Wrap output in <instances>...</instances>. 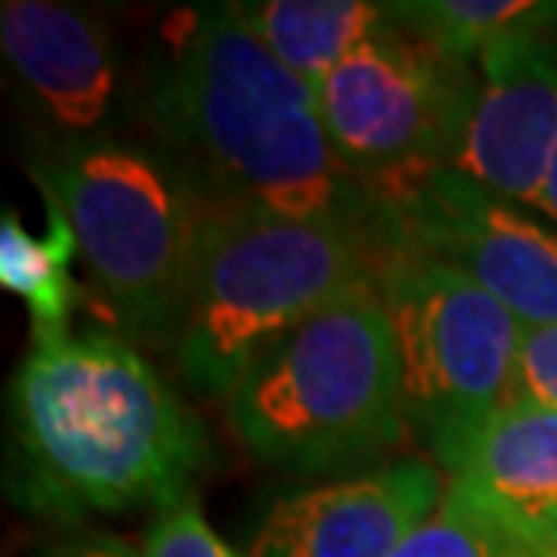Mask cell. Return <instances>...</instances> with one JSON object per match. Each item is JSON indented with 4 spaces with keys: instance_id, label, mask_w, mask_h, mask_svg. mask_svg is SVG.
Masks as SVG:
<instances>
[{
    "instance_id": "ac0fdd59",
    "label": "cell",
    "mask_w": 557,
    "mask_h": 557,
    "mask_svg": "<svg viewBox=\"0 0 557 557\" xmlns=\"http://www.w3.org/2000/svg\"><path fill=\"white\" fill-rule=\"evenodd\" d=\"M510 398H525V403L557 409V322L554 326L525 330Z\"/></svg>"
},
{
    "instance_id": "d6986e66",
    "label": "cell",
    "mask_w": 557,
    "mask_h": 557,
    "mask_svg": "<svg viewBox=\"0 0 557 557\" xmlns=\"http://www.w3.org/2000/svg\"><path fill=\"white\" fill-rule=\"evenodd\" d=\"M48 557H141V550L127 547L124 540L102 536V532H87V536H73L59 543Z\"/></svg>"
},
{
    "instance_id": "e0dca14e",
    "label": "cell",
    "mask_w": 557,
    "mask_h": 557,
    "mask_svg": "<svg viewBox=\"0 0 557 557\" xmlns=\"http://www.w3.org/2000/svg\"><path fill=\"white\" fill-rule=\"evenodd\" d=\"M141 557H247V554H236L225 540L214 536V529L207 525L196 496H185L182 504L160 510V518L145 532Z\"/></svg>"
},
{
    "instance_id": "7c38bea8",
    "label": "cell",
    "mask_w": 557,
    "mask_h": 557,
    "mask_svg": "<svg viewBox=\"0 0 557 557\" xmlns=\"http://www.w3.org/2000/svg\"><path fill=\"white\" fill-rule=\"evenodd\" d=\"M449 485L543 557L557 532V409L507 398L438 460Z\"/></svg>"
},
{
    "instance_id": "8fae6325",
    "label": "cell",
    "mask_w": 557,
    "mask_h": 557,
    "mask_svg": "<svg viewBox=\"0 0 557 557\" xmlns=\"http://www.w3.org/2000/svg\"><path fill=\"white\" fill-rule=\"evenodd\" d=\"M0 48L18 84L70 131V141L113 138L120 62L102 22L51 0H8L0 8Z\"/></svg>"
},
{
    "instance_id": "277c9868",
    "label": "cell",
    "mask_w": 557,
    "mask_h": 557,
    "mask_svg": "<svg viewBox=\"0 0 557 557\" xmlns=\"http://www.w3.org/2000/svg\"><path fill=\"white\" fill-rule=\"evenodd\" d=\"M384 250L330 221L214 203L174 362L188 392L228 403L239 381L311 315L373 283Z\"/></svg>"
},
{
    "instance_id": "6da1fadb",
    "label": "cell",
    "mask_w": 557,
    "mask_h": 557,
    "mask_svg": "<svg viewBox=\"0 0 557 557\" xmlns=\"http://www.w3.org/2000/svg\"><path fill=\"white\" fill-rule=\"evenodd\" d=\"M163 149L218 203L330 221L392 253L387 207L333 145L319 95L247 29L232 4L196 8L163 33L145 70Z\"/></svg>"
},
{
    "instance_id": "52a82bcc",
    "label": "cell",
    "mask_w": 557,
    "mask_h": 557,
    "mask_svg": "<svg viewBox=\"0 0 557 557\" xmlns=\"http://www.w3.org/2000/svg\"><path fill=\"white\" fill-rule=\"evenodd\" d=\"M478 70L387 15L315 87L333 145L370 185L453 166L474 109Z\"/></svg>"
},
{
    "instance_id": "ffe728a7",
    "label": "cell",
    "mask_w": 557,
    "mask_h": 557,
    "mask_svg": "<svg viewBox=\"0 0 557 557\" xmlns=\"http://www.w3.org/2000/svg\"><path fill=\"white\" fill-rule=\"evenodd\" d=\"M540 210L547 214L554 225H557V152H554V163H550V174H547V185H543V199H540Z\"/></svg>"
},
{
    "instance_id": "7a4b0ae2",
    "label": "cell",
    "mask_w": 557,
    "mask_h": 557,
    "mask_svg": "<svg viewBox=\"0 0 557 557\" xmlns=\"http://www.w3.org/2000/svg\"><path fill=\"white\" fill-rule=\"evenodd\" d=\"M18 496L51 518L116 515L193 496L207 434L116 333L33 341L11 381Z\"/></svg>"
},
{
    "instance_id": "4fadbf2b",
    "label": "cell",
    "mask_w": 557,
    "mask_h": 557,
    "mask_svg": "<svg viewBox=\"0 0 557 557\" xmlns=\"http://www.w3.org/2000/svg\"><path fill=\"white\" fill-rule=\"evenodd\" d=\"M232 8L253 37L311 87L326 81L387 18V4L366 0H261Z\"/></svg>"
},
{
    "instance_id": "30bf717a",
    "label": "cell",
    "mask_w": 557,
    "mask_h": 557,
    "mask_svg": "<svg viewBox=\"0 0 557 557\" xmlns=\"http://www.w3.org/2000/svg\"><path fill=\"white\" fill-rule=\"evenodd\" d=\"M428 460H392L275 499L247 557H392L442 504Z\"/></svg>"
},
{
    "instance_id": "ba28073f",
    "label": "cell",
    "mask_w": 557,
    "mask_h": 557,
    "mask_svg": "<svg viewBox=\"0 0 557 557\" xmlns=\"http://www.w3.org/2000/svg\"><path fill=\"white\" fill-rule=\"evenodd\" d=\"M376 193L387 207L392 253H423L467 272L525 330L557 322V225L456 166L395 177Z\"/></svg>"
},
{
    "instance_id": "2e32d148",
    "label": "cell",
    "mask_w": 557,
    "mask_h": 557,
    "mask_svg": "<svg viewBox=\"0 0 557 557\" xmlns=\"http://www.w3.org/2000/svg\"><path fill=\"white\" fill-rule=\"evenodd\" d=\"M392 557H536L463 493L445 485L434 515Z\"/></svg>"
},
{
    "instance_id": "5bb4252c",
    "label": "cell",
    "mask_w": 557,
    "mask_h": 557,
    "mask_svg": "<svg viewBox=\"0 0 557 557\" xmlns=\"http://www.w3.org/2000/svg\"><path fill=\"white\" fill-rule=\"evenodd\" d=\"M48 207V232L33 236L15 210L0 218V283L8 294L26 300L33 341L70 333V315L81 300L73 278V258H81L70 221L54 203Z\"/></svg>"
},
{
    "instance_id": "5b68a950",
    "label": "cell",
    "mask_w": 557,
    "mask_h": 557,
    "mask_svg": "<svg viewBox=\"0 0 557 557\" xmlns=\"http://www.w3.org/2000/svg\"><path fill=\"white\" fill-rule=\"evenodd\" d=\"M225 413L250 456L297 474L348 471L403 445V370L376 283L348 289L275 344Z\"/></svg>"
},
{
    "instance_id": "8992f818",
    "label": "cell",
    "mask_w": 557,
    "mask_h": 557,
    "mask_svg": "<svg viewBox=\"0 0 557 557\" xmlns=\"http://www.w3.org/2000/svg\"><path fill=\"white\" fill-rule=\"evenodd\" d=\"M373 283L392 319L409 431L442 460L515 392L525 322L467 272L423 253H387Z\"/></svg>"
},
{
    "instance_id": "9c48e42d",
    "label": "cell",
    "mask_w": 557,
    "mask_h": 557,
    "mask_svg": "<svg viewBox=\"0 0 557 557\" xmlns=\"http://www.w3.org/2000/svg\"><path fill=\"white\" fill-rule=\"evenodd\" d=\"M474 70V109L453 166L488 193L540 207L557 152V26L493 44Z\"/></svg>"
},
{
    "instance_id": "44dd1931",
    "label": "cell",
    "mask_w": 557,
    "mask_h": 557,
    "mask_svg": "<svg viewBox=\"0 0 557 557\" xmlns=\"http://www.w3.org/2000/svg\"><path fill=\"white\" fill-rule=\"evenodd\" d=\"M543 557H557V532H554V540H550V547H547V554Z\"/></svg>"
},
{
    "instance_id": "9a60e30c",
    "label": "cell",
    "mask_w": 557,
    "mask_h": 557,
    "mask_svg": "<svg viewBox=\"0 0 557 557\" xmlns=\"http://www.w3.org/2000/svg\"><path fill=\"white\" fill-rule=\"evenodd\" d=\"M387 15L456 62H478L515 33L557 26V4L543 0H406L387 4Z\"/></svg>"
},
{
    "instance_id": "3957f363",
    "label": "cell",
    "mask_w": 557,
    "mask_h": 557,
    "mask_svg": "<svg viewBox=\"0 0 557 557\" xmlns=\"http://www.w3.org/2000/svg\"><path fill=\"white\" fill-rule=\"evenodd\" d=\"M70 221L87 275L131 341L171 348L218 199L171 149L124 138L65 141L29 166Z\"/></svg>"
}]
</instances>
